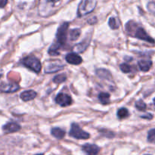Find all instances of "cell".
Segmentation results:
<instances>
[{
  "label": "cell",
  "mask_w": 155,
  "mask_h": 155,
  "mask_svg": "<svg viewBox=\"0 0 155 155\" xmlns=\"http://www.w3.org/2000/svg\"><path fill=\"white\" fill-rule=\"evenodd\" d=\"M96 74L98 77L101 79H104V80H111L112 76L110 71L106 69H98L96 71Z\"/></svg>",
  "instance_id": "9a60e30c"
},
{
  "label": "cell",
  "mask_w": 155,
  "mask_h": 155,
  "mask_svg": "<svg viewBox=\"0 0 155 155\" xmlns=\"http://www.w3.org/2000/svg\"><path fill=\"white\" fill-rule=\"evenodd\" d=\"M36 155H44L43 154H36Z\"/></svg>",
  "instance_id": "4dcf8cb0"
},
{
  "label": "cell",
  "mask_w": 155,
  "mask_h": 155,
  "mask_svg": "<svg viewBox=\"0 0 155 155\" xmlns=\"http://www.w3.org/2000/svg\"><path fill=\"white\" fill-rule=\"evenodd\" d=\"M145 155H151V154H145Z\"/></svg>",
  "instance_id": "d6a6232c"
},
{
  "label": "cell",
  "mask_w": 155,
  "mask_h": 155,
  "mask_svg": "<svg viewBox=\"0 0 155 155\" xmlns=\"http://www.w3.org/2000/svg\"><path fill=\"white\" fill-rule=\"evenodd\" d=\"M67 62H68L71 64L74 65H79L83 62V59L77 53H69L65 57Z\"/></svg>",
  "instance_id": "8fae6325"
},
{
  "label": "cell",
  "mask_w": 155,
  "mask_h": 155,
  "mask_svg": "<svg viewBox=\"0 0 155 155\" xmlns=\"http://www.w3.org/2000/svg\"><path fill=\"white\" fill-rule=\"evenodd\" d=\"M2 71H0V78L2 77Z\"/></svg>",
  "instance_id": "f546056e"
},
{
  "label": "cell",
  "mask_w": 155,
  "mask_h": 155,
  "mask_svg": "<svg viewBox=\"0 0 155 155\" xmlns=\"http://www.w3.org/2000/svg\"><path fill=\"white\" fill-rule=\"evenodd\" d=\"M67 80V77L64 74H58L55 76L53 79V82L54 83H61Z\"/></svg>",
  "instance_id": "603a6c76"
},
{
  "label": "cell",
  "mask_w": 155,
  "mask_h": 155,
  "mask_svg": "<svg viewBox=\"0 0 155 155\" xmlns=\"http://www.w3.org/2000/svg\"><path fill=\"white\" fill-rule=\"evenodd\" d=\"M136 107L139 110H145L146 109L147 105L142 100H139L136 103Z\"/></svg>",
  "instance_id": "cb8c5ba5"
},
{
  "label": "cell",
  "mask_w": 155,
  "mask_h": 155,
  "mask_svg": "<svg viewBox=\"0 0 155 155\" xmlns=\"http://www.w3.org/2000/svg\"><path fill=\"white\" fill-rule=\"evenodd\" d=\"M51 135H52L54 137H55L56 139H61L64 137L65 136V131L63 130L61 128H58V127H55V128H53L52 130H51Z\"/></svg>",
  "instance_id": "2e32d148"
},
{
  "label": "cell",
  "mask_w": 155,
  "mask_h": 155,
  "mask_svg": "<svg viewBox=\"0 0 155 155\" xmlns=\"http://www.w3.org/2000/svg\"><path fill=\"white\" fill-rule=\"evenodd\" d=\"M89 40L88 39V40H84V41H82V42H80V44H78V45L76 46V50H77L78 52H83V51H84L86 49V48L88 47V45H89Z\"/></svg>",
  "instance_id": "ffe728a7"
},
{
  "label": "cell",
  "mask_w": 155,
  "mask_h": 155,
  "mask_svg": "<svg viewBox=\"0 0 155 155\" xmlns=\"http://www.w3.org/2000/svg\"><path fill=\"white\" fill-rule=\"evenodd\" d=\"M60 48H61V47L58 43L54 42V44H52L50 46L49 49H48V54L51 56L58 55V54H60V51H59Z\"/></svg>",
  "instance_id": "e0dca14e"
},
{
  "label": "cell",
  "mask_w": 155,
  "mask_h": 155,
  "mask_svg": "<svg viewBox=\"0 0 155 155\" xmlns=\"http://www.w3.org/2000/svg\"><path fill=\"white\" fill-rule=\"evenodd\" d=\"M120 68L121 71L124 73H125V74L130 73V71H131V68H130V66L126 63L121 64L120 65Z\"/></svg>",
  "instance_id": "484cf974"
},
{
  "label": "cell",
  "mask_w": 155,
  "mask_h": 155,
  "mask_svg": "<svg viewBox=\"0 0 155 155\" xmlns=\"http://www.w3.org/2000/svg\"><path fill=\"white\" fill-rule=\"evenodd\" d=\"M64 64L59 63V62H51V63L46 64L45 72L46 74H52V73L61 71L64 69Z\"/></svg>",
  "instance_id": "9c48e42d"
},
{
  "label": "cell",
  "mask_w": 155,
  "mask_h": 155,
  "mask_svg": "<svg viewBox=\"0 0 155 155\" xmlns=\"http://www.w3.org/2000/svg\"><path fill=\"white\" fill-rule=\"evenodd\" d=\"M129 114H130L129 110L127 108H125V107H122V108L119 109L117 110V117L120 120L127 117L129 116Z\"/></svg>",
  "instance_id": "44dd1931"
},
{
  "label": "cell",
  "mask_w": 155,
  "mask_h": 155,
  "mask_svg": "<svg viewBox=\"0 0 155 155\" xmlns=\"http://www.w3.org/2000/svg\"><path fill=\"white\" fill-rule=\"evenodd\" d=\"M36 93L35 91L33 90H27L23 92L21 94V98L24 101H31V100L34 99L36 98Z\"/></svg>",
  "instance_id": "5bb4252c"
},
{
  "label": "cell",
  "mask_w": 155,
  "mask_h": 155,
  "mask_svg": "<svg viewBox=\"0 0 155 155\" xmlns=\"http://www.w3.org/2000/svg\"><path fill=\"white\" fill-rule=\"evenodd\" d=\"M148 141L151 143H155V129L149 130L148 134Z\"/></svg>",
  "instance_id": "d4e9b609"
},
{
  "label": "cell",
  "mask_w": 155,
  "mask_h": 155,
  "mask_svg": "<svg viewBox=\"0 0 155 155\" xmlns=\"http://www.w3.org/2000/svg\"><path fill=\"white\" fill-rule=\"evenodd\" d=\"M148 8L152 14L155 15V3L149 2L148 4Z\"/></svg>",
  "instance_id": "4316f807"
},
{
  "label": "cell",
  "mask_w": 155,
  "mask_h": 155,
  "mask_svg": "<svg viewBox=\"0 0 155 155\" xmlns=\"http://www.w3.org/2000/svg\"><path fill=\"white\" fill-rule=\"evenodd\" d=\"M70 136L77 139H87L90 137V135L82 130L80 126L77 124H72L71 125Z\"/></svg>",
  "instance_id": "8992f818"
},
{
  "label": "cell",
  "mask_w": 155,
  "mask_h": 155,
  "mask_svg": "<svg viewBox=\"0 0 155 155\" xmlns=\"http://www.w3.org/2000/svg\"><path fill=\"white\" fill-rule=\"evenodd\" d=\"M22 64L26 68H29L36 74H39L42 68L41 62L38 60V58L33 56H27L24 58L22 60Z\"/></svg>",
  "instance_id": "277c9868"
},
{
  "label": "cell",
  "mask_w": 155,
  "mask_h": 155,
  "mask_svg": "<svg viewBox=\"0 0 155 155\" xmlns=\"http://www.w3.org/2000/svg\"><path fill=\"white\" fill-rule=\"evenodd\" d=\"M98 99L103 104H107L110 102V95L107 92H101L98 95Z\"/></svg>",
  "instance_id": "ac0fdd59"
},
{
  "label": "cell",
  "mask_w": 155,
  "mask_h": 155,
  "mask_svg": "<svg viewBox=\"0 0 155 155\" xmlns=\"http://www.w3.org/2000/svg\"><path fill=\"white\" fill-rule=\"evenodd\" d=\"M126 29H127V32L130 34H133V36H134V37L146 41L148 42H151V43H154L155 42L154 39H152L142 27H138L137 24L133 21H130V22L127 23V25H126Z\"/></svg>",
  "instance_id": "7a4b0ae2"
},
{
  "label": "cell",
  "mask_w": 155,
  "mask_h": 155,
  "mask_svg": "<svg viewBox=\"0 0 155 155\" xmlns=\"http://www.w3.org/2000/svg\"><path fill=\"white\" fill-rule=\"evenodd\" d=\"M69 27V24L68 22L63 23L58 29L57 33H56V43L58 44L61 47L64 46L67 42V37H68V30Z\"/></svg>",
  "instance_id": "5b68a950"
},
{
  "label": "cell",
  "mask_w": 155,
  "mask_h": 155,
  "mask_svg": "<svg viewBox=\"0 0 155 155\" xmlns=\"http://www.w3.org/2000/svg\"><path fill=\"white\" fill-rule=\"evenodd\" d=\"M55 101L61 107H68L72 103V98L71 96L65 93H59L55 98Z\"/></svg>",
  "instance_id": "52a82bcc"
},
{
  "label": "cell",
  "mask_w": 155,
  "mask_h": 155,
  "mask_svg": "<svg viewBox=\"0 0 155 155\" xmlns=\"http://www.w3.org/2000/svg\"><path fill=\"white\" fill-rule=\"evenodd\" d=\"M154 104H155V98H154Z\"/></svg>",
  "instance_id": "1f68e13d"
},
{
  "label": "cell",
  "mask_w": 155,
  "mask_h": 155,
  "mask_svg": "<svg viewBox=\"0 0 155 155\" xmlns=\"http://www.w3.org/2000/svg\"><path fill=\"white\" fill-rule=\"evenodd\" d=\"M8 2V0H0V7L3 8L6 5Z\"/></svg>",
  "instance_id": "f1b7e54d"
},
{
  "label": "cell",
  "mask_w": 155,
  "mask_h": 155,
  "mask_svg": "<svg viewBox=\"0 0 155 155\" xmlns=\"http://www.w3.org/2000/svg\"><path fill=\"white\" fill-rule=\"evenodd\" d=\"M96 0H81L77 10L78 17L81 18L93 12L96 6Z\"/></svg>",
  "instance_id": "3957f363"
},
{
  "label": "cell",
  "mask_w": 155,
  "mask_h": 155,
  "mask_svg": "<svg viewBox=\"0 0 155 155\" xmlns=\"http://www.w3.org/2000/svg\"><path fill=\"white\" fill-rule=\"evenodd\" d=\"M80 34H81V30L80 29H73L70 32V39L72 41H76L77 40L79 37H80Z\"/></svg>",
  "instance_id": "d6986e66"
},
{
  "label": "cell",
  "mask_w": 155,
  "mask_h": 155,
  "mask_svg": "<svg viewBox=\"0 0 155 155\" xmlns=\"http://www.w3.org/2000/svg\"><path fill=\"white\" fill-rule=\"evenodd\" d=\"M83 151L86 155H97L100 151V148L93 144H86L82 148Z\"/></svg>",
  "instance_id": "30bf717a"
},
{
  "label": "cell",
  "mask_w": 155,
  "mask_h": 155,
  "mask_svg": "<svg viewBox=\"0 0 155 155\" xmlns=\"http://www.w3.org/2000/svg\"><path fill=\"white\" fill-rule=\"evenodd\" d=\"M20 89V86L18 83H3L0 85V91L5 93H12Z\"/></svg>",
  "instance_id": "ba28073f"
},
{
  "label": "cell",
  "mask_w": 155,
  "mask_h": 155,
  "mask_svg": "<svg viewBox=\"0 0 155 155\" xmlns=\"http://www.w3.org/2000/svg\"><path fill=\"white\" fill-rule=\"evenodd\" d=\"M139 64V69L143 72H147L151 69V66H152V61L151 60H146V59H142L139 60L138 62Z\"/></svg>",
  "instance_id": "4fadbf2b"
},
{
  "label": "cell",
  "mask_w": 155,
  "mask_h": 155,
  "mask_svg": "<svg viewBox=\"0 0 155 155\" xmlns=\"http://www.w3.org/2000/svg\"><path fill=\"white\" fill-rule=\"evenodd\" d=\"M61 1L62 0H39L38 7L39 15L43 18L50 16L54 13Z\"/></svg>",
  "instance_id": "6da1fadb"
},
{
  "label": "cell",
  "mask_w": 155,
  "mask_h": 155,
  "mask_svg": "<svg viewBox=\"0 0 155 155\" xmlns=\"http://www.w3.org/2000/svg\"><path fill=\"white\" fill-rule=\"evenodd\" d=\"M141 117L144 118V119H148V120H151L153 118V116L151 114H145V115H142L141 116Z\"/></svg>",
  "instance_id": "83f0119b"
},
{
  "label": "cell",
  "mask_w": 155,
  "mask_h": 155,
  "mask_svg": "<svg viewBox=\"0 0 155 155\" xmlns=\"http://www.w3.org/2000/svg\"><path fill=\"white\" fill-rule=\"evenodd\" d=\"M108 24H109V26H110V28L113 29V30L118 29L120 27V24H119V22H118L117 19L115 18H114V17H112V18H110V19H109Z\"/></svg>",
  "instance_id": "7402d4cb"
},
{
  "label": "cell",
  "mask_w": 155,
  "mask_h": 155,
  "mask_svg": "<svg viewBox=\"0 0 155 155\" xmlns=\"http://www.w3.org/2000/svg\"><path fill=\"white\" fill-rule=\"evenodd\" d=\"M21 126L17 123L14 122H9L6 124L5 125L3 126L2 130L5 133H16V132L19 131L21 130Z\"/></svg>",
  "instance_id": "7c38bea8"
}]
</instances>
